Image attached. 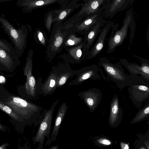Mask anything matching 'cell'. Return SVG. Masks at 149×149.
Wrapping results in <instances>:
<instances>
[{"label":"cell","mask_w":149,"mask_h":149,"mask_svg":"<svg viewBox=\"0 0 149 149\" xmlns=\"http://www.w3.org/2000/svg\"><path fill=\"white\" fill-rule=\"evenodd\" d=\"M31 0H17V3H18L24 2L28 1Z\"/></svg>","instance_id":"cell-28"},{"label":"cell","mask_w":149,"mask_h":149,"mask_svg":"<svg viewBox=\"0 0 149 149\" xmlns=\"http://www.w3.org/2000/svg\"><path fill=\"white\" fill-rule=\"evenodd\" d=\"M109 27V25L106 26L100 31L96 42L88 52L86 60L94 58L102 50L107 35L110 29Z\"/></svg>","instance_id":"cell-15"},{"label":"cell","mask_w":149,"mask_h":149,"mask_svg":"<svg viewBox=\"0 0 149 149\" xmlns=\"http://www.w3.org/2000/svg\"><path fill=\"white\" fill-rule=\"evenodd\" d=\"M74 30V29H66L57 26L53 28L45 52L48 62H51L56 55L62 50L65 39L70 34L75 33Z\"/></svg>","instance_id":"cell-3"},{"label":"cell","mask_w":149,"mask_h":149,"mask_svg":"<svg viewBox=\"0 0 149 149\" xmlns=\"http://www.w3.org/2000/svg\"><path fill=\"white\" fill-rule=\"evenodd\" d=\"M0 23L1 27L13 43L18 56L21 57L26 46L28 29L24 25L16 29L6 19L1 16Z\"/></svg>","instance_id":"cell-2"},{"label":"cell","mask_w":149,"mask_h":149,"mask_svg":"<svg viewBox=\"0 0 149 149\" xmlns=\"http://www.w3.org/2000/svg\"><path fill=\"white\" fill-rule=\"evenodd\" d=\"M129 22H125L122 28L115 33L112 32L108 40L107 52L110 53L115 51L116 48L122 45L127 36Z\"/></svg>","instance_id":"cell-9"},{"label":"cell","mask_w":149,"mask_h":149,"mask_svg":"<svg viewBox=\"0 0 149 149\" xmlns=\"http://www.w3.org/2000/svg\"><path fill=\"white\" fill-rule=\"evenodd\" d=\"M5 127L1 124L0 123V129L2 130H5Z\"/></svg>","instance_id":"cell-30"},{"label":"cell","mask_w":149,"mask_h":149,"mask_svg":"<svg viewBox=\"0 0 149 149\" xmlns=\"http://www.w3.org/2000/svg\"><path fill=\"white\" fill-rule=\"evenodd\" d=\"M61 0V1H64V0Z\"/></svg>","instance_id":"cell-32"},{"label":"cell","mask_w":149,"mask_h":149,"mask_svg":"<svg viewBox=\"0 0 149 149\" xmlns=\"http://www.w3.org/2000/svg\"><path fill=\"white\" fill-rule=\"evenodd\" d=\"M56 0H32L26 2L17 3L24 12L28 13L31 12L35 9L43 7L56 2Z\"/></svg>","instance_id":"cell-17"},{"label":"cell","mask_w":149,"mask_h":149,"mask_svg":"<svg viewBox=\"0 0 149 149\" xmlns=\"http://www.w3.org/2000/svg\"><path fill=\"white\" fill-rule=\"evenodd\" d=\"M99 71V67L95 64L75 70V75L76 77L69 83L68 85L72 86L81 84L89 79L93 80L100 79V76L98 72Z\"/></svg>","instance_id":"cell-8"},{"label":"cell","mask_w":149,"mask_h":149,"mask_svg":"<svg viewBox=\"0 0 149 149\" xmlns=\"http://www.w3.org/2000/svg\"><path fill=\"white\" fill-rule=\"evenodd\" d=\"M101 26L97 24L91 27L85 34L83 42L84 46L82 50L83 61L86 60L89 51L93 45L99 33Z\"/></svg>","instance_id":"cell-13"},{"label":"cell","mask_w":149,"mask_h":149,"mask_svg":"<svg viewBox=\"0 0 149 149\" xmlns=\"http://www.w3.org/2000/svg\"><path fill=\"white\" fill-rule=\"evenodd\" d=\"M98 65L103 68L107 76L118 86H124L138 82L125 73L124 69L119 63H113L106 57L100 58Z\"/></svg>","instance_id":"cell-4"},{"label":"cell","mask_w":149,"mask_h":149,"mask_svg":"<svg viewBox=\"0 0 149 149\" xmlns=\"http://www.w3.org/2000/svg\"><path fill=\"white\" fill-rule=\"evenodd\" d=\"M33 50L31 49L29 51L26 58L25 64L23 67V74L26 77L24 87L26 93L33 98L38 95L37 86L38 83L33 74Z\"/></svg>","instance_id":"cell-7"},{"label":"cell","mask_w":149,"mask_h":149,"mask_svg":"<svg viewBox=\"0 0 149 149\" xmlns=\"http://www.w3.org/2000/svg\"><path fill=\"white\" fill-rule=\"evenodd\" d=\"M68 106L66 102H63L59 107L54 120V123L49 139L47 140L45 146H49L55 141L57 137L60 127L66 115Z\"/></svg>","instance_id":"cell-11"},{"label":"cell","mask_w":149,"mask_h":149,"mask_svg":"<svg viewBox=\"0 0 149 149\" xmlns=\"http://www.w3.org/2000/svg\"><path fill=\"white\" fill-rule=\"evenodd\" d=\"M53 20L51 14L49 15L47 19L45 24V26L48 32L49 33L51 29Z\"/></svg>","instance_id":"cell-23"},{"label":"cell","mask_w":149,"mask_h":149,"mask_svg":"<svg viewBox=\"0 0 149 149\" xmlns=\"http://www.w3.org/2000/svg\"><path fill=\"white\" fill-rule=\"evenodd\" d=\"M133 56L138 58L141 63L140 66L135 63L129 62L125 59L119 61L128 70L129 76L133 80L137 82H142L143 80H149V61L134 55Z\"/></svg>","instance_id":"cell-6"},{"label":"cell","mask_w":149,"mask_h":149,"mask_svg":"<svg viewBox=\"0 0 149 149\" xmlns=\"http://www.w3.org/2000/svg\"><path fill=\"white\" fill-rule=\"evenodd\" d=\"M0 109L16 121L23 122L25 120L16 113L9 107L0 101Z\"/></svg>","instance_id":"cell-19"},{"label":"cell","mask_w":149,"mask_h":149,"mask_svg":"<svg viewBox=\"0 0 149 149\" xmlns=\"http://www.w3.org/2000/svg\"><path fill=\"white\" fill-rule=\"evenodd\" d=\"M99 142L102 143L106 145H109L111 144L110 142L107 139L101 140Z\"/></svg>","instance_id":"cell-24"},{"label":"cell","mask_w":149,"mask_h":149,"mask_svg":"<svg viewBox=\"0 0 149 149\" xmlns=\"http://www.w3.org/2000/svg\"><path fill=\"white\" fill-rule=\"evenodd\" d=\"M75 33H74L70 34L65 39L63 45V48L65 49L77 45L83 41V38L78 37Z\"/></svg>","instance_id":"cell-18"},{"label":"cell","mask_w":149,"mask_h":149,"mask_svg":"<svg viewBox=\"0 0 149 149\" xmlns=\"http://www.w3.org/2000/svg\"><path fill=\"white\" fill-rule=\"evenodd\" d=\"M0 47L13 55L19 63H20L18 56L14 48L6 40L0 39Z\"/></svg>","instance_id":"cell-20"},{"label":"cell","mask_w":149,"mask_h":149,"mask_svg":"<svg viewBox=\"0 0 149 149\" xmlns=\"http://www.w3.org/2000/svg\"><path fill=\"white\" fill-rule=\"evenodd\" d=\"M120 0H118V1H120Z\"/></svg>","instance_id":"cell-33"},{"label":"cell","mask_w":149,"mask_h":149,"mask_svg":"<svg viewBox=\"0 0 149 149\" xmlns=\"http://www.w3.org/2000/svg\"><path fill=\"white\" fill-rule=\"evenodd\" d=\"M5 103L25 120H30L36 126L40 123L45 110L41 113V107L17 97L10 96Z\"/></svg>","instance_id":"cell-1"},{"label":"cell","mask_w":149,"mask_h":149,"mask_svg":"<svg viewBox=\"0 0 149 149\" xmlns=\"http://www.w3.org/2000/svg\"><path fill=\"white\" fill-rule=\"evenodd\" d=\"M57 68L56 66H54L47 79L41 84L37 92L38 94L44 96L52 95L57 88Z\"/></svg>","instance_id":"cell-10"},{"label":"cell","mask_w":149,"mask_h":149,"mask_svg":"<svg viewBox=\"0 0 149 149\" xmlns=\"http://www.w3.org/2000/svg\"><path fill=\"white\" fill-rule=\"evenodd\" d=\"M36 36L34 38L36 42L44 46L47 45L48 41L45 35L42 31L40 30H38L36 32Z\"/></svg>","instance_id":"cell-21"},{"label":"cell","mask_w":149,"mask_h":149,"mask_svg":"<svg viewBox=\"0 0 149 149\" xmlns=\"http://www.w3.org/2000/svg\"><path fill=\"white\" fill-rule=\"evenodd\" d=\"M60 99V98H58L54 102L49 109L46 110L45 109L44 115L39 123L36 133L32 139L34 144L38 143L37 149H43L45 138L47 137V140L49 139L53 113Z\"/></svg>","instance_id":"cell-5"},{"label":"cell","mask_w":149,"mask_h":149,"mask_svg":"<svg viewBox=\"0 0 149 149\" xmlns=\"http://www.w3.org/2000/svg\"><path fill=\"white\" fill-rule=\"evenodd\" d=\"M84 46L83 41L77 45L65 49V53L60 55L59 57L69 63H80L83 61L82 50Z\"/></svg>","instance_id":"cell-12"},{"label":"cell","mask_w":149,"mask_h":149,"mask_svg":"<svg viewBox=\"0 0 149 149\" xmlns=\"http://www.w3.org/2000/svg\"><path fill=\"white\" fill-rule=\"evenodd\" d=\"M0 63L7 71L12 72L19 65L15 58L0 47Z\"/></svg>","instance_id":"cell-16"},{"label":"cell","mask_w":149,"mask_h":149,"mask_svg":"<svg viewBox=\"0 0 149 149\" xmlns=\"http://www.w3.org/2000/svg\"><path fill=\"white\" fill-rule=\"evenodd\" d=\"M71 9H68L62 10L59 14L55 20L60 21L63 19L70 12Z\"/></svg>","instance_id":"cell-22"},{"label":"cell","mask_w":149,"mask_h":149,"mask_svg":"<svg viewBox=\"0 0 149 149\" xmlns=\"http://www.w3.org/2000/svg\"><path fill=\"white\" fill-rule=\"evenodd\" d=\"M12 0H0V3L7 1H10Z\"/></svg>","instance_id":"cell-31"},{"label":"cell","mask_w":149,"mask_h":149,"mask_svg":"<svg viewBox=\"0 0 149 149\" xmlns=\"http://www.w3.org/2000/svg\"><path fill=\"white\" fill-rule=\"evenodd\" d=\"M58 72L56 88L63 85L70 78L75 75V70L70 67L69 63L65 61V63L58 64L56 66Z\"/></svg>","instance_id":"cell-14"},{"label":"cell","mask_w":149,"mask_h":149,"mask_svg":"<svg viewBox=\"0 0 149 149\" xmlns=\"http://www.w3.org/2000/svg\"><path fill=\"white\" fill-rule=\"evenodd\" d=\"M149 107L146 108L144 111V112L145 114H147L149 113Z\"/></svg>","instance_id":"cell-29"},{"label":"cell","mask_w":149,"mask_h":149,"mask_svg":"<svg viewBox=\"0 0 149 149\" xmlns=\"http://www.w3.org/2000/svg\"><path fill=\"white\" fill-rule=\"evenodd\" d=\"M118 107L117 105H114L112 107V111L113 114L116 113L118 111Z\"/></svg>","instance_id":"cell-25"},{"label":"cell","mask_w":149,"mask_h":149,"mask_svg":"<svg viewBox=\"0 0 149 149\" xmlns=\"http://www.w3.org/2000/svg\"><path fill=\"white\" fill-rule=\"evenodd\" d=\"M58 145L51 146L49 149H58Z\"/></svg>","instance_id":"cell-27"},{"label":"cell","mask_w":149,"mask_h":149,"mask_svg":"<svg viewBox=\"0 0 149 149\" xmlns=\"http://www.w3.org/2000/svg\"><path fill=\"white\" fill-rule=\"evenodd\" d=\"M9 145L8 143H5L0 146V149H5L6 147Z\"/></svg>","instance_id":"cell-26"}]
</instances>
